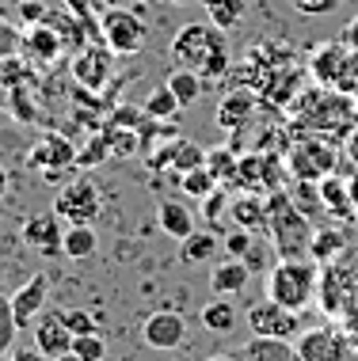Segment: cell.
Masks as SVG:
<instances>
[{"mask_svg":"<svg viewBox=\"0 0 358 361\" xmlns=\"http://www.w3.org/2000/svg\"><path fill=\"white\" fill-rule=\"evenodd\" d=\"M340 164V149H335V137H324V133H305L294 137V145L286 149V171L294 179H309L321 183L324 175L335 171Z\"/></svg>","mask_w":358,"mask_h":361,"instance_id":"8992f818","label":"cell"},{"mask_svg":"<svg viewBox=\"0 0 358 361\" xmlns=\"http://www.w3.org/2000/svg\"><path fill=\"white\" fill-rule=\"evenodd\" d=\"M340 38H343V42H347V46H351V50H358V16H354V19H351V23H347V27H343V35H340Z\"/></svg>","mask_w":358,"mask_h":361,"instance_id":"f907efd6","label":"cell"},{"mask_svg":"<svg viewBox=\"0 0 358 361\" xmlns=\"http://www.w3.org/2000/svg\"><path fill=\"white\" fill-rule=\"evenodd\" d=\"M244 4L248 0H206V16L221 31H233L240 19H244Z\"/></svg>","mask_w":358,"mask_h":361,"instance_id":"1f68e13d","label":"cell"},{"mask_svg":"<svg viewBox=\"0 0 358 361\" xmlns=\"http://www.w3.org/2000/svg\"><path fill=\"white\" fill-rule=\"evenodd\" d=\"M256 106H259V95H256V92H248V87H237V92H229L225 99L217 103V111H214L217 130H225V133L248 130V122L256 118Z\"/></svg>","mask_w":358,"mask_h":361,"instance_id":"ac0fdd59","label":"cell"},{"mask_svg":"<svg viewBox=\"0 0 358 361\" xmlns=\"http://www.w3.org/2000/svg\"><path fill=\"white\" fill-rule=\"evenodd\" d=\"M343 152H347V160L358 164V122H354V130L343 137Z\"/></svg>","mask_w":358,"mask_h":361,"instance_id":"681fc988","label":"cell"},{"mask_svg":"<svg viewBox=\"0 0 358 361\" xmlns=\"http://www.w3.org/2000/svg\"><path fill=\"white\" fill-rule=\"evenodd\" d=\"M114 4H130V0H107V8H114Z\"/></svg>","mask_w":358,"mask_h":361,"instance_id":"680465c9","label":"cell"},{"mask_svg":"<svg viewBox=\"0 0 358 361\" xmlns=\"http://www.w3.org/2000/svg\"><path fill=\"white\" fill-rule=\"evenodd\" d=\"M316 187H321V202H324V209L328 213H335V217L340 221H351L354 217V198H351V187H347V179L343 175H324L321 183H316Z\"/></svg>","mask_w":358,"mask_h":361,"instance_id":"d4e9b609","label":"cell"},{"mask_svg":"<svg viewBox=\"0 0 358 361\" xmlns=\"http://www.w3.org/2000/svg\"><path fill=\"white\" fill-rule=\"evenodd\" d=\"M4 190H8V171L0 168V198H4Z\"/></svg>","mask_w":358,"mask_h":361,"instance_id":"9f6ffc18","label":"cell"},{"mask_svg":"<svg viewBox=\"0 0 358 361\" xmlns=\"http://www.w3.org/2000/svg\"><path fill=\"white\" fill-rule=\"evenodd\" d=\"M16 335H19V324H16V316H12V300L0 293V357L16 346Z\"/></svg>","mask_w":358,"mask_h":361,"instance_id":"f35d334b","label":"cell"},{"mask_svg":"<svg viewBox=\"0 0 358 361\" xmlns=\"http://www.w3.org/2000/svg\"><path fill=\"white\" fill-rule=\"evenodd\" d=\"M61 217L57 213H35V217L23 221V243L31 251H38L42 259H57L61 255Z\"/></svg>","mask_w":358,"mask_h":361,"instance_id":"5bb4252c","label":"cell"},{"mask_svg":"<svg viewBox=\"0 0 358 361\" xmlns=\"http://www.w3.org/2000/svg\"><path fill=\"white\" fill-rule=\"evenodd\" d=\"M42 23H46V27H54L65 50H84V38H88V27H84L80 19H76V16L69 12V8H65V12H50V8H46Z\"/></svg>","mask_w":358,"mask_h":361,"instance_id":"484cf974","label":"cell"},{"mask_svg":"<svg viewBox=\"0 0 358 361\" xmlns=\"http://www.w3.org/2000/svg\"><path fill=\"white\" fill-rule=\"evenodd\" d=\"M202 164H206V152H202L195 141L176 137L164 152H157L153 168H157V171H179V175H183V171H191V168H202Z\"/></svg>","mask_w":358,"mask_h":361,"instance_id":"7402d4cb","label":"cell"},{"mask_svg":"<svg viewBox=\"0 0 358 361\" xmlns=\"http://www.w3.org/2000/svg\"><path fill=\"white\" fill-rule=\"evenodd\" d=\"M141 111L149 114V118H157V122H172V118H176V114L183 111V106H179L176 95H172V87L164 84V87H157V92H153L149 99H145Z\"/></svg>","mask_w":358,"mask_h":361,"instance_id":"d6a6232c","label":"cell"},{"mask_svg":"<svg viewBox=\"0 0 358 361\" xmlns=\"http://www.w3.org/2000/svg\"><path fill=\"white\" fill-rule=\"evenodd\" d=\"M54 361H84V357H80V354H73V350H65V354H61V357H54Z\"/></svg>","mask_w":358,"mask_h":361,"instance_id":"db71d44e","label":"cell"},{"mask_svg":"<svg viewBox=\"0 0 358 361\" xmlns=\"http://www.w3.org/2000/svg\"><path fill=\"white\" fill-rule=\"evenodd\" d=\"M100 209H103V198H100L92 179H76L69 187H61V194L54 202V213L65 224H95Z\"/></svg>","mask_w":358,"mask_h":361,"instance_id":"8fae6325","label":"cell"},{"mask_svg":"<svg viewBox=\"0 0 358 361\" xmlns=\"http://www.w3.org/2000/svg\"><path fill=\"white\" fill-rule=\"evenodd\" d=\"M65 324H69L73 338L76 335H92V331H95V316H92V312H84V308H69V312H65Z\"/></svg>","mask_w":358,"mask_h":361,"instance_id":"ee69618b","label":"cell"},{"mask_svg":"<svg viewBox=\"0 0 358 361\" xmlns=\"http://www.w3.org/2000/svg\"><path fill=\"white\" fill-rule=\"evenodd\" d=\"M8 300H12V316H16L19 331H23V327H31V319H38L46 312V300H50V281H46V274H35V278H27Z\"/></svg>","mask_w":358,"mask_h":361,"instance_id":"e0dca14e","label":"cell"},{"mask_svg":"<svg viewBox=\"0 0 358 361\" xmlns=\"http://www.w3.org/2000/svg\"><path fill=\"white\" fill-rule=\"evenodd\" d=\"M176 69H191L198 73L202 80H221L229 73V42H225V31L206 23H183L176 38L168 46Z\"/></svg>","mask_w":358,"mask_h":361,"instance_id":"7a4b0ae2","label":"cell"},{"mask_svg":"<svg viewBox=\"0 0 358 361\" xmlns=\"http://www.w3.org/2000/svg\"><path fill=\"white\" fill-rule=\"evenodd\" d=\"M61 4L69 8V12H73L76 19H80V23L88 27L92 35L100 31V23H95V16H103V12H107V0H61Z\"/></svg>","mask_w":358,"mask_h":361,"instance_id":"74e56055","label":"cell"},{"mask_svg":"<svg viewBox=\"0 0 358 361\" xmlns=\"http://www.w3.org/2000/svg\"><path fill=\"white\" fill-rule=\"evenodd\" d=\"M198 319H202V327L214 331V335H229V331L237 327V308H233L229 297H214L206 308L198 312Z\"/></svg>","mask_w":358,"mask_h":361,"instance_id":"f546056e","label":"cell"},{"mask_svg":"<svg viewBox=\"0 0 358 361\" xmlns=\"http://www.w3.org/2000/svg\"><path fill=\"white\" fill-rule=\"evenodd\" d=\"M206 361H240L237 354H214V357H206Z\"/></svg>","mask_w":358,"mask_h":361,"instance_id":"11a10c76","label":"cell"},{"mask_svg":"<svg viewBox=\"0 0 358 361\" xmlns=\"http://www.w3.org/2000/svg\"><path fill=\"white\" fill-rule=\"evenodd\" d=\"M141 338H145L149 350H160V354L179 350L183 343H187V319H183L179 312H172V308H160V312H153V316H145Z\"/></svg>","mask_w":358,"mask_h":361,"instance_id":"4fadbf2b","label":"cell"},{"mask_svg":"<svg viewBox=\"0 0 358 361\" xmlns=\"http://www.w3.org/2000/svg\"><path fill=\"white\" fill-rule=\"evenodd\" d=\"M31 164H35V168H42V171H50V168H73V164H76V149L65 137H54V133H50V137L35 149Z\"/></svg>","mask_w":358,"mask_h":361,"instance_id":"83f0119b","label":"cell"},{"mask_svg":"<svg viewBox=\"0 0 358 361\" xmlns=\"http://www.w3.org/2000/svg\"><path fill=\"white\" fill-rule=\"evenodd\" d=\"M100 38L111 54L119 57H130V54H141L145 42H149V27L145 19L126 4H114L100 16Z\"/></svg>","mask_w":358,"mask_h":361,"instance_id":"ba28073f","label":"cell"},{"mask_svg":"<svg viewBox=\"0 0 358 361\" xmlns=\"http://www.w3.org/2000/svg\"><path fill=\"white\" fill-rule=\"evenodd\" d=\"M229 217L237 221V228H267V194H256V190H244L240 198L229 202Z\"/></svg>","mask_w":358,"mask_h":361,"instance_id":"cb8c5ba5","label":"cell"},{"mask_svg":"<svg viewBox=\"0 0 358 361\" xmlns=\"http://www.w3.org/2000/svg\"><path fill=\"white\" fill-rule=\"evenodd\" d=\"M221 247H225V255H229V259H244L248 251H251V232H248V228L229 232V236L221 240Z\"/></svg>","mask_w":358,"mask_h":361,"instance_id":"7bdbcfd3","label":"cell"},{"mask_svg":"<svg viewBox=\"0 0 358 361\" xmlns=\"http://www.w3.org/2000/svg\"><path fill=\"white\" fill-rule=\"evenodd\" d=\"M8 361H50L38 346H12L8 350Z\"/></svg>","mask_w":358,"mask_h":361,"instance_id":"7dc6e473","label":"cell"},{"mask_svg":"<svg viewBox=\"0 0 358 361\" xmlns=\"http://www.w3.org/2000/svg\"><path fill=\"white\" fill-rule=\"evenodd\" d=\"M19 12H23V23H38V19L46 16V8L38 4V0H23V8H19Z\"/></svg>","mask_w":358,"mask_h":361,"instance_id":"c3c4849f","label":"cell"},{"mask_svg":"<svg viewBox=\"0 0 358 361\" xmlns=\"http://www.w3.org/2000/svg\"><path fill=\"white\" fill-rule=\"evenodd\" d=\"M229 202H233V198L225 194V187L210 190L206 198H202V217H206V221H221L229 213Z\"/></svg>","mask_w":358,"mask_h":361,"instance_id":"b9f144b4","label":"cell"},{"mask_svg":"<svg viewBox=\"0 0 358 361\" xmlns=\"http://www.w3.org/2000/svg\"><path fill=\"white\" fill-rule=\"evenodd\" d=\"M282 183V160L267 152H248L237 160V175H233V187L256 190V194H270L278 190Z\"/></svg>","mask_w":358,"mask_h":361,"instance_id":"7c38bea8","label":"cell"},{"mask_svg":"<svg viewBox=\"0 0 358 361\" xmlns=\"http://www.w3.org/2000/svg\"><path fill=\"white\" fill-rule=\"evenodd\" d=\"M294 346H297V354H302V361H358V350L351 346L347 331L335 327V324L302 331Z\"/></svg>","mask_w":358,"mask_h":361,"instance_id":"9c48e42d","label":"cell"},{"mask_svg":"<svg viewBox=\"0 0 358 361\" xmlns=\"http://www.w3.org/2000/svg\"><path fill=\"white\" fill-rule=\"evenodd\" d=\"M19 50H23V57L35 65H54L57 57L65 54V46H61V38H57L54 27H46L42 19H38V23H27L23 31H19Z\"/></svg>","mask_w":358,"mask_h":361,"instance_id":"2e32d148","label":"cell"},{"mask_svg":"<svg viewBox=\"0 0 358 361\" xmlns=\"http://www.w3.org/2000/svg\"><path fill=\"white\" fill-rule=\"evenodd\" d=\"M237 357L240 361H302V354H297V346L290 338H267V335H251Z\"/></svg>","mask_w":358,"mask_h":361,"instance_id":"ffe728a7","label":"cell"},{"mask_svg":"<svg viewBox=\"0 0 358 361\" xmlns=\"http://www.w3.org/2000/svg\"><path fill=\"white\" fill-rule=\"evenodd\" d=\"M347 187H351V198H354V209H358V171L347 179Z\"/></svg>","mask_w":358,"mask_h":361,"instance_id":"f5cc1de1","label":"cell"},{"mask_svg":"<svg viewBox=\"0 0 358 361\" xmlns=\"http://www.w3.org/2000/svg\"><path fill=\"white\" fill-rule=\"evenodd\" d=\"M248 281H251V267L244 259H225L210 270V289L217 297H237V293L248 289Z\"/></svg>","mask_w":358,"mask_h":361,"instance_id":"603a6c76","label":"cell"},{"mask_svg":"<svg viewBox=\"0 0 358 361\" xmlns=\"http://www.w3.org/2000/svg\"><path fill=\"white\" fill-rule=\"evenodd\" d=\"M267 232L275 243L278 259H305L313 243V224L302 209L294 206L290 190H270L267 194Z\"/></svg>","mask_w":358,"mask_h":361,"instance_id":"3957f363","label":"cell"},{"mask_svg":"<svg viewBox=\"0 0 358 361\" xmlns=\"http://www.w3.org/2000/svg\"><path fill=\"white\" fill-rule=\"evenodd\" d=\"M309 76L324 87H335V92L354 95L358 92V50L335 38V42H321L313 54H309Z\"/></svg>","mask_w":358,"mask_h":361,"instance_id":"5b68a950","label":"cell"},{"mask_svg":"<svg viewBox=\"0 0 358 361\" xmlns=\"http://www.w3.org/2000/svg\"><path fill=\"white\" fill-rule=\"evenodd\" d=\"M343 331H347V338H351V346L358 350V312H351V316L343 319Z\"/></svg>","mask_w":358,"mask_h":361,"instance_id":"816d5d0a","label":"cell"},{"mask_svg":"<svg viewBox=\"0 0 358 361\" xmlns=\"http://www.w3.org/2000/svg\"><path fill=\"white\" fill-rule=\"evenodd\" d=\"M168 87H172V95L179 99V106H191L202 95V76L191 73V69H176L168 76Z\"/></svg>","mask_w":358,"mask_h":361,"instance_id":"836d02e7","label":"cell"},{"mask_svg":"<svg viewBox=\"0 0 358 361\" xmlns=\"http://www.w3.org/2000/svg\"><path fill=\"white\" fill-rule=\"evenodd\" d=\"M221 247V240L214 236V232H191L187 240H179V251H183V262H206L214 259V251Z\"/></svg>","mask_w":358,"mask_h":361,"instance_id":"4dcf8cb0","label":"cell"},{"mask_svg":"<svg viewBox=\"0 0 358 361\" xmlns=\"http://www.w3.org/2000/svg\"><path fill=\"white\" fill-rule=\"evenodd\" d=\"M290 4H294L302 16H328V12H335L340 0H290Z\"/></svg>","mask_w":358,"mask_h":361,"instance_id":"bcb514c9","label":"cell"},{"mask_svg":"<svg viewBox=\"0 0 358 361\" xmlns=\"http://www.w3.org/2000/svg\"><path fill=\"white\" fill-rule=\"evenodd\" d=\"M111 152H114L111 149V137H107V133H100V137L88 141V149H84V152H76V168H88V164L95 168V164H103Z\"/></svg>","mask_w":358,"mask_h":361,"instance_id":"ab89813d","label":"cell"},{"mask_svg":"<svg viewBox=\"0 0 358 361\" xmlns=\"http://www.w3.org/2000/svg\"><path fill=\"white\" fill-rule=\"evenodd\" d=\"M354 103H358V92H354Z\"/></svg>","mask_w":358,"mask_h":361,"instance_id":"91938a15","label":"cell"},{"mask_svg":"<svg viewBox=\"0 0 358 361\" xmlns=\"http://www.w3.org/2000/svg\"><path fill=\"white\" fill-rule=\"evenodd\" d=\"M316 281H321V262L313 255L305 259H278L267 270V297L278 305L305 312L316 300Z\"/></svg>","mask_w":358,"mask_h":361,"instance_id":"277c9868","label":"cell"},{"mask_svg":"<svg viewBox=\"0 0 358 361\" xmlns=\"http://www.w3.org/2000/svg\"><path fill=\"white\" fill-rule=\"evenodd\" d=\"M111 69H114V54L100 50V46H84V50L73 57V80L80 84L84 92H100V87L111 80Z\"/></svg>","mask_w":358,"mask_h":361,"instance_id":"9a60e30c","label":"cell"},{"mask_svg":"<svg viewBox=\"0 0 358 361\" xmlns=\"http://www.w3.org/2000/svg\"><path fill=\"white\" fill-rule=\"evenodd\" d=\"M244 324L251 327V335H267V338H290L294 343L297 335H302V312L278 305V300H256V305L248 308Z\"/></svg>","mask_w":358,"mask_h":361,"instance_id":"30bf717a","label":"cell"},{"mask_svg":"<svg viewBox=\"0 0 358 361\" xmlns=\"http://www.w3.org/2000/svg\"><path fill=\"white\" fill-rule=\"evenodd\" d=\"M347 247V232L340 228V224H328V228H313V243H309V255H313L316 262H332L340 259Z\"/></svg>","mask_w":358,"mask_h":361,"instance_id":"f1b7e54d","label":"cell"},{"mask_svg":"<svg viewBox=\"0 0 358 361\" xmlns=\"http://www.w3.org/2000/svg\"><path fill=\"white\" fill-rule=\"evenodd\" d=\"M237 160H240V156L229 149V145H221V149H210V152H206V168L214 171V179H217V183H233Z\"/></svg>","mask_w":358,"mask_h":361,"instance_id":"8d00e7d4","label":"cell"},{"mask_svg":"<svg viewBox=\"0 0 358 361\" xmlns=\"http://www.w3.org/2000/svg\"><path fill=\"white\" fill-rule=\"evenodd\" d=\"M290 198H294V206L302 209L309 221H313L316 213L324 209V202H321V187H316V183H309V179H294V187H290Z\"/></svg>","mask_w":358,"mask_h":361,"instance_id":"d590c367","label":"cell"},{"mask_svg":"<svg viewBox=\"0 0 358 361\" xmlns=\"http://www.w3.org/2000/svg\"><path fill=\"white\" fill-rule=\"evenodd\" d=\"M73 354H80L84 361H103L107 357V343L100 338V331H92V335H76L73 338Z\"/></svg>","mask_w":358,"mask_h":361,"instance_id":"60d3db41","label":"cell"},{"mask_svg":"<svg viewBox=\"0 0 358 361\" xmlns=\"http://www.w3.org/2000/svg\"><path fill=\"white\" fill-rule=\"evenodd\" d=\"M179 183H183V194H187V198H206L210 190H217L221 183L214 179V171L206 168V164H202V168H191V171H183L179 175Z\"/></svg>","mask_w":358,"mask_h":361,"instance_id":"e575fe53","label":"cell"},{"mask_svg":"<svg viewBox=\"0 0 358 361\" xmlns=\"http://www.w3.org/2000/svg\"><path fill=\"white\" fill-rule=\"evenodd\" d=\"M316 305L328 319H347L358 312V274L343 262H324L316 281Z\"/></svg>","mask_w":358,"mask_h":361,"instance_id":"52a82bcc","label":"cell"},{"mask_svg":"<svg viewBox=\"0 0 358 361\" xmlns=\"http://www.w3.org/2000/svg\"><path fill=\"white\" fill-rule=\"evenodd\" d=\"M286 114L294 118L297 130H305V133L347 137L358 122V103H354V95L316 84V87H302L297 99L286 106Z\"/></svg>","mask_w":358,"mask_h":361,"instance_id":"6da1fadb","label":"cell"},{"mask_svg":"<svg viewBox=\"0 0 358 361\" xmlns=\"http://www.w3.org/2000/svg\"><path fill=\"white\" fill-rule=\"evenodd\" d=\"M157 224H160L164 236L187 240L191 232H195V213H191V206L183 198H164L157 206Z\"/></svg>","mask_w":358,"mask_h":361,"instance_id":"44dd1931","label":"cell"},{"mask_svg":"<svg viewBox=\"0 0 358 361\" xmlns=\"http://www.w3.org/2000/svg\"><path fill=\"white\" fill-rule=\"evenodd\" d=\"M35 346L50 361L61 357L65 350H73V331L65 324V312H42L35 319Z\"/></svg>","mask_w":358,"mask_h":361,"instance_id":"d6986e66","label":"cell"},{"mask_svg":"<svg viewBox=\"0 0 358 361\" xmlns=\"http://www.w3.org/2000/svg\"><path fill=\"white\" fill-rule=\"evenodd\" d=\"M100 247V236H95L92 224H69L65 228V240H61V255L73 259V262H88Z\"/></svg>","mask_w":358,"mask_h":361,"instance_id":"4316f807","label":"cell"},{"mask_svg":"<svg viewBox=\"0 0 358 361\" xmlns=\"http://www.w3.org/2000/svg\"><path fill=\"white\" fill-rule=\"evenodd\" d=\"M12 54H19V31L0 16V57H12Z\"/></svg>","mask_w":358,"mask_h":361,"instance_id":"f6af8a7d","label":"cell"},{"mask_svg":"<svg viewBox=\"0 0 358 361\" xmlns=\"http://www.w3.org/2000/svg\"><path fill=\"white\" fill-rule=\"evenodd\" d=\"M160 4H191V0H160Z\"/></svg>","mask_w":358,"mask_h":361,"instance_id":"6f0895ef","label":"cell"}]
</instances>
